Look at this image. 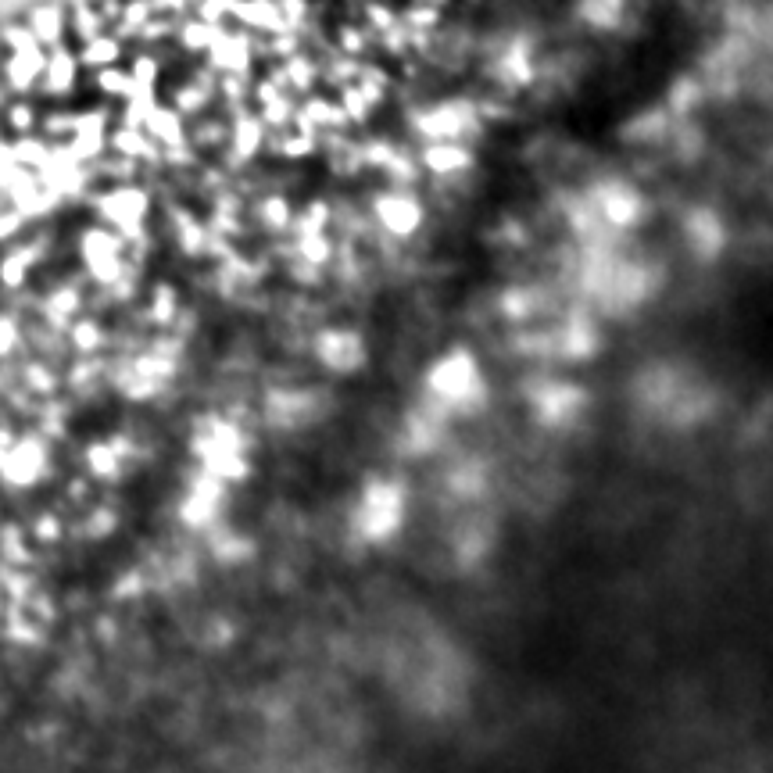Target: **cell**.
Segmentation results:
<instances>
[{
  "label": "cell",
  "mask_w": 773,
  "mask_h": 773,
  "mask_svg": "<svg viewBox=\"0 0 773 773\" xmlns=\"http://www.w3.org/2000/svg\"><path fill=\"white\" fill-rule=\"evenodd\" d=\"M638 197L630 194L627 187L620 183H612V187L602 190V215L612 222V226H630V222H638Z\"/></svg>",
  "instance_id": "6da1fadb"
},
{
  "label": "cell",
  "mask_w": 773,
  "mask_h": 773,
  "mask_svg": "<svg viewBox=\"0 0 773 773\" xmlns=\"http://www.w3.org/2000/svg\"><path fill=\"white\" fill-rule=\"evenodd\" d=\"M380 215H383V222H387L394 233L416 230V222H419L416 201H408V197H383V201H380Z\"/></svg>",
  "instance_id": "7a4b0ae2"
},
{
  "label": "cell",
  "mask_w": 773,
  "mask_h": 773,
  "mask_svg": "<svg viewBox=\"0 0 773 773\" xmlns=\"http://www.w3.org/2000/svg\"><path fill=\"white\" fill-rule=\"evenodd\" d=\"M426 162L434 165V169H459V165H466V154L451 151V147H437V151L426 154Z\"/></svg>",
  "instance_id": "3957f363"
}]
</instances>
